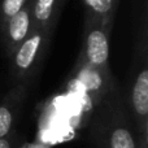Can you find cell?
<instances>
[{
    "mask_svg": "<svg viewBox=\"0 0 148 148\" xmlns=\"http://www.w3.org/2000/svg\"><path fill=\"white\" fill-rule=\"evenodd\" d=\"M90 148H138L139 136L118 84L95 107L90 122Z\"/></svg>",
    "mask_w": 148,
    "mask_h": 148,
    "instance_id": "6da1fadb",
    "label": "cell"
},
{
    "mask_svg": "<svg viewBox=\"0 0 148 148\" xmlns=\"http://www.w3.org/2000/svg\"><path fill=\"white\" fill-rule=\"evenodd\" d=\"M125 96L139 139L148 138V38L146 18L142 23L135 46L129 90Z\"/></svg>",
    "mask_w": 148,
    "mask_h": 148,
    "instance_id": "7a4b0ae2",
    "label": "cell"
},
{
    "mask_svg": "<svg viewBox=\"0 0 148 148\" xmlns=\"http://www.w3.org/2000/svg\"><path fill=\"white\" fill-rule=\"evenodd\" d=\"M53 34L35 29L10 55L12 78L17 84H26L40 69Z\"/></svg>",
    "mask_w": 148,
    "mask_h": 148,
    "instance_id": "3957f363",
    "label": "cell"
},
{
    "mask_svg": "<svg viewBox=\"0 0 148 148\" xmlns=\"http://www.w3.org/2000/svg\"><path fill=\"white\" fill-rule=\"evenodd\" d=\"M116 86L117 82L113 78L110 69H100L79 59H77L68 79V87L70 90L84 92L94 107H96Z\"/></svg>",
    "mask_w": 148,
    "mask_h": 148,
    "instance_id": "277c9868",
    "label": "cell"
},
{
    "mask_svg": "<svg viewBox=\"0 0 148 148\" xmlns=\"http://www.w3.org/2000/svg\"><path fill=\"white\" fill-rule=\"evenodd\" d=\"M113 22L84 16L82 48L78 59L92 66L109 70V42Z\"/></svg>",
    "mask_w": 148,
    "mask_h": 148,
    "instance_id": "5b68a950",
    "label": "cell"
},
{
    "mask_svg": "<svg viewBox=\"0 0 148 148\" xmlns=\"http://www.w3.org/2000/svg\"><path fill=\"white\" fill-rule=\"evenodd\" d=\"M34 30L33 20V0H29L25 7L0 26L1 42L5 53L10 57L14 49L27 38Z\"/></svg>",
    "mask_w": 148,
    "mask_h": 148,
    "instance_id": "8992f818",
    "label": "cell"
},
{
    "mask_svg": "<svg viewBox=\"0 0 148 148\" xmlns=\"http://www.w3.org/2000/svg\"><path fill=\"white\" fill-rule=\"evenodd\" d=\"M66 0H33L34 27L55 34Z\"/></svg>",
    "mask_w": 148,
    "mask_h": 148,
    "instance_id": "52a82bcc",
    "label": "cell"
},
{
    "mask_svg": "<svg viewBox=\"0 0 148 148\" xmlns=\"http://www.w3.org/2000/svg\"><path fill=\"white\" fill-rule=\"evenodd\" d=\"M25 84H17L8 94L5 100L0 104V138H5L10 134L16 120V112L23 99Z\"/></svg>",
    "mask_w": 148,
    "mask_h": 148,
    "instance_id": "ba28073f",
    "label": "cell"
},
{
    "mask_svg": "<svg viewBox=\"0 0 148 148\" xmlns=\"http://www.w3.org/2000/svg\"><path fill=\"white\" fill-rule=\"evenodd\" d=\"M82 3L86 9V17L104 22H114L120 0H82Z\"/></svg>",
    "mask_w": 148,
    "mask_h": 148,
    "instance_id": "9c48e42d",
    "label": "cell"
},
{
    "mask_svg": "<svg viewBox=\"0 0 148 148\" xmlns=\"http://www.w3.org/2000/svg\"><path fill=\"white\" fill-rule=\"evenodd\" d=\"M29 0H0V26L20 12Z\"/></svg>",
    "mask_w": 148,
    "mask_h": 148,
    "instance_id": "30bf717a",
    "label": "cell"
},
{
    "mask_svg": "<svg viewBox=\"0 0 148 148\" xmlns=\"http://www.w3.org/2000/svg\"><path fill=\"white\" fill-rule=\"evenodd\" d=\"M0 148H12V142L8 139V136L0 138Z\"/></svg>",
    "mask_w": 148,
    "mask_h": 148,
    "instance_id": "8fae6325",
    "label": "cell"
},
{
    "mask_svg": "<svg viewBox=\"0 0 148 148\" xmlns=\"http://www.w3.org/2000/svg\"><path fill=\"white\" fill-rule=\"evenodd\" d=\"M138 148H148V138L139 139V147Z\"/></svg>",
    "mask_w": 148,
    "mask_h": 148,
    "instance_id": "7c38bea8",
    "label": "cell"
}]
</instances>
